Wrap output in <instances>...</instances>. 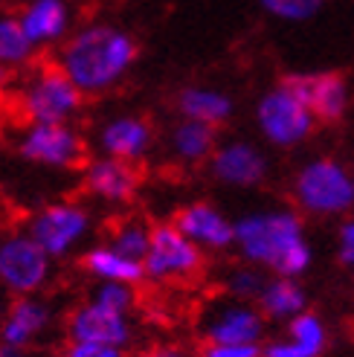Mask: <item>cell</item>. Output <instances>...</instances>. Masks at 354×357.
Here are the masks:
<instances>
[{
  "mask_svg": "<svg viewBox=\"0 0 354 357\" xmlns=\"http://www.w3.org/2000/svg\"><path fill=\"white\" fill-rule=\"evenodd\" d=\"M137 38L116 24L91 21L73 29L59 47L56 64L84 96L111 93L137 64Z\"/></svg>",
  "mask_w": 354,
  "mask_h": 357,
  "instance_id": "1",
  "label": "cell"
},
{
  "mask_svg": "<svg viewBox=\"0 0 354 357\" xmlns=\"http://www.w3.org/2000/svg\"><path fill=\"white\" fill-rule=\"evenodd\" d=\"M236 253L241 261L285 279H299L314 261L302 218L282 206L253 209L236 221Z\"/></svg>",
  "mask_w": 354,
  "mask_h": 357,
  "instance_id": "2",
  "label": "cell"
},
{
  "mask_svg": "<svg viewBox=\"0 0 354 357\" xmlns=\"http://www.w3.org/2000/svg\"><path fill=\"white\" fill-rule=\"evenodd\" d=\"M84 93L70 82L59 64L35 67L15 91L17 111L26 122H67L73 125L84 108Z\"/></svg>",
  "mask_w": 354,
  "mask_h": 357,
  "instance_id": "3",
  "label": "cell"
},
{
  "mask_svg": "<svg viewBox=\"0 0 354 357\" xmlns=\"http://www.w3.org/2000/svg\"><path fill=\"white\" fill-rule=\"evenodd\" d=\"M296 206L316 218L343 215L354 209V174L331 157H316L296 172L293 177Z\"/></svg>",
  "mask_w": 354,
  "mask_h": 357,
  "instance_id": "4",
  "label": "cell"
},
{
  "mask_svg": "<svg viewBox=\"0 0 354 357\" xmlns=\"http://www.w3.org/2000/svg\"><path fill=\"white\" fill-rule=\"evenodd\" d=\"M256 125H259V134L270 146L293 149V146H302L314 134L316 116L311 114L305 99L282 79L256 102Z\"/></svg>",
  "mask_w": 354,
  "mask_h": 357,
  "instance_id": "5",
  "label": "cell"
},
{
  "mask_svg": "<svg viewBox=\"0 0 354 357\" xmlns=\"http://www.w3.org/2000/svg\"><path fill=\"white\" fill-rule=\"evenodd\" d=\"M26 233L44 247V253L52 261H59V259H67L70 253H76L91 238L93 212L73 198L52 201V204H44L29 218Z\"/></svg>",
  "mask_w": 354,
  "mask_h": 357,
  "instance_id": "6",
  "label": "cell"
},
{
  "mask_svg": "<svg viewBox=\"0 0 354 357\" xmlns=\"http://www.w3.org/2000/svg\"><path fill=\"white\" fill-rule=\"evenodd\" d=\"M52 279V259L26 229L0 236V291L6 296H35Z\"/></svg>",
  "mask_w": 354,
  "mask_h": 357,
  "instance_id": "7",
  "label": "cell"
},
{
  "mask_svg": "<svg viewBox=\"0 0 354 357\" xmlns=\"http://www.w3.org/2000/svg\"><path fill=\"white\" fill-rule=\"evenodd\" d=\"M84 137L67 122H26L17 134V154L49 172H70L84 163Z\"/></svg>",
  "mask_w": 354,
  "mask_h": 357,
  "instance_id": "8",
  "label": "cell"
},
{
  "mask_svg": "<svg viewBox=\"0 0 354 357\" xmlns=\"http://www.w3.org/2000/svg\"><path fill=\"white\" fill-rule=\"evenodd\" d=\"M268 317L256 302H241L226 296L206 305L201 317V337L206 346H259Z\"/></svg>",
  "mask_w": 354,
  "mask_h": 357,
  "instance_id": "9",
  "label": "cell"
},
{
  "mask_svg": "<svg viewBox=\"0 0 354 357\" xmlns=\"http://www.w3.org/2000/svg\"><path fill=\"white\" fill-rule=\"evenodd\" d=\"M203 250L192 244L174 224H157L151 233V247L143 261L146 279L151 282H192L203 271Z\"/></svg>",
  "mask_w": 354,
  "mask_h": 357,
  "instance_id": "10",
  "label": "cell"
},
{
  "mask_svg": "<svg viewBox=\"0 0 354 357\" xmlns=\"http://www.w3.org/2000/svg\"><path fill=\"white\" fill-rule=\"evenodd\" d=\"M64 337L67 343H91L128 351L134 343V319L131 314H116L84 299L76 308H70L64 319Z\"/></svg>",
  "mask_w": 354,
  "mask_h": 357,
  "instance_id": "11",
  "label": "cell"
},
{
  "mask_svg": "<svg viewBox=\"0 0 354 357\" xmlns=\"http://www.w3.org/2000/svg\"><path fill=\"white\" fill-rule=\"evenodd\" d=\"M82 189L105 206H125L139 189V172L125 160L96 154L82 166Z\"/></svg>",
  "mask_w": 354,
  "mask_h": 357,
  "instance_id": "12",
  "label": "cell"
},
{
  "mask_svg": "<svg viewBox=\"0 0 354 357\" xmlns=\"http://www.w3.org/2000/svg\"><path fill=\"white\" fill-rule=\"evenodd\" d=\"M52 326H56V308H52L49 299H44L41 294L15 296L3 311L0 340L17 349H35L49 337Z\"/></svg>",
  "mask_w": 354,
  "mask_h": 357,
  "instance_id": "13",
  "label": "cell"
},
{
  "mask_svg": "<svg viewBox=\"0 0 354 357\" xmlns=\"http://www.w3.org/2000/svg\"><path fill=\"white\" fill-rule=\"evenodd\" d=\"M96 151L105 157H116L125 163H139L154 149V128L146 116L139 114H116L108 116L96 128Z\"/></svg>",
  "mask_w": 354,
  "mask_h": 357,
  "instance_id": "14",
  "label": "cell"
},
{
  "mask_svg": "<svg viewBox=\"0 0 354 357\" xmlns=\"http://www.w3.org/2000/svg\"><path fill=\"white\" fill-rule=\"evenodd\" d=\"M171 224L203 253H224V250L236 247V221H229L224 209L209 201H192L180 206Z\"/></svg>",
  "mask_w": 354,
  "mask_h": 357,
  "instance_id": "15",
  "label": "cell"
},
{
  "mask_svg": "<svg viewBox=\"0 0 354 357\" xmlns=\"http://www.w3.org/2000/svg\"><path fill=\"white\" fill-rule=\"evenodd\" d=\"M209 172L224 186L253 189L268 177L270 166L259 146H253L247 139H229L215 149V154L209 160Z\"/></svg>",
  "mask_w": 354,
  "mask_h": 357,
  "instance_id": "16",
  "label": "cell"
},
{
  "mask_svg": "<svg viewBox=\"0 0 354 357\" xmlns=\"http://www.w3.org/2000/svg\"><path fill=\"white\" fill-rule=\"evenodd\" d=\"M17 21L35 50L61 47L73 35V6L70 0H24Z\"/></svg>",
  "mask_w": 354,
  "mask_h": 357,
  "instance_id": "17",
  "label": "cell"
},
{
  "mask_svg": "<svg viewBox=\"0 0 354 357\" xmlns=\"http://www.w3.org/2000/svg\"><path fill=\"white\" fill-rule=\"evenodd\" d=\"M285 82L305 99L316 122H337L348 111V82L340 73H291Z\"/></svg>",
  "mask_w": 354,
  "mask_h": 357,
  "instance_id": "18",
  "label": "cell"
},
{
  "mask_svg": "<svg viewBox=\"0 0 354 357\" xmlns=\"http://www.w3.org/2000/svg\"><path fill=\"white\" fill-rule=\"evenodd\" d=\"M328 346L325 323L314 311H305L288 323V334L282 340L264 346L261 357H320Z\"/></svg>",
  "mask_w": 354,
  "mask_h": 357,
  "instance_id": "19",
  "label": "cell"
},
{
  "mask_svg": "<svg viewBox=\"0 0 354 357\" xmlns=\"http://www.w3.org/2000/svg\"><path fill=\"white\" fill-rule=\"evenodd\" d=\"M177 114L180 119H192V122H203L212 128H221V125L233 116L236 102L229 93L218 91V87H206V84H189L183 87L174 99Z\"/></svg>",
  "mask_w": 354,
  "mask_h": 357,
  "instance_id": "20",
  "label": "cell"
},
{
  "mask_svg": "<svg viewBox=\"0 0 354 357\" xmlns=\"http://www.w3.org/2000/svg\"><path fill=\"white\" fill-rule=\"evenodd\" d=\"M82 271L91 276L93 282H122V284H139L146 279V267L143 261L125 259L122 253L102 241V244H91L82 253Z\"/></svg>",
  "mask_w": 354,
  "mask_h": 357,
  "instance_id": "21",
  "label": "cell"
},
{
  "mask_svg": "<svg viewBox=\"0 0 354 357\" xmlns=\"http://www.w3.org/2000/svg\"><path fill=\"white\" fill-rule=\"evenodd\" d=\"M218 142V128L203 122H192V119H180L169 131V154L183 166H198V163H209Z\"/></svg>",
  "mask_w": 354,
  "mask_h": 357,
  "instance_id": "22",
  "label": "cell"
},
{
  "mask_svg": "<svg viewBox=\"0 0 354 357\" xmlns=\"http://www.w3.org/2000/svg\"><path fill=\"white\" fill-rule=\"evenodd\" d=\"M256 305L261 308V314L268 319H276V323H291L293 317L308 311V294L296 279L270 276Z\"/></svg>",
  "mask_w": 354,
  "mask_h": 357,
  "instance_id": "23",
  "label": "cell"
},
{
  "mask_svg": "<svg viewBox=\"0 0 354 357\" xmlns=\"http://www.w3.org/2000/svg\"><path fill=\"white\" fill-rule=\"evenodd\" d=\"M35 50L26 38V32L17 21V12H0V67L6 73H15V70H24L32 64Z\"/></svg>",
  "mask_w": 354,
  "mask_h": 357,
  "instance_id": "24",
  "label": "cell"
},
{
  "mask_svg": "<svg viewBox=\"0 0 354 357\" xmlns=\"http://www.w3.org/2000/svg\"><path fill=\"white\" fill-rule=\"evenodd\" d=\"M151 233L154 227L146 224L143 218H119L111 229H108V241L116 253H122L125 259L134 261H146L148 247H151Z\"/></svg>",
  "mask_w": 354,
  "mask_h": 357,
  "instance_id": "25",
  "label": "cell"
},
{
  "mask_svg": "<svg viewBox=\"0 0 354 357\" xmlns=\"http://www.w3.org/2000/svg\"><path fill=\"white\" fill-rule=\"evenodd\" d=\"M221 284H224L226 296L241 299V302H259L264 284H268V276H264L261 267L241 261V264H233L224 273V282Z\"/></svg>",
  "mask_w": 354,
  "mask_h": 357,
  "instance_id": "26",
  "label": "cell"
},
{
  "mask_svg": "<svg viewBox=\"0 0 354 357\" xmlns=\"http://www.w3.org/2000/svg\"><path fill=\"white\" fill-rule=\"evenodd\" d=\"M87 299L108 311L131 314L137 305V291H134V284H122V282H93Z\"/></svg>",
  "mask_w": 354,
  "mask_h": 357,
  "instance_id": "27",
  "label": "cell"
},
{
  "mask_svg": "<svg viewBox=\"0 0 354 357\" xmlns=\"http://www.w3.org/2000/svg\"><path fill=\"white\" fill-rule=\"evenodd\" d=\"M259 6L276 21H311V17L323 9V0H259Z\"/></svg>",
  "mask_w": 354,
  "mask_h": 357,
  "instance_id": "28",
  "label": "cell"
},
{
  "mask_svg": "<svg viewBox=\"0 0 354 357\" xmlns=\"http://www.w3.org/2000/svg\"><path fill=\"white\" fill-rule=\"evenodd\" d=\"M59 357H128L122 349L111 346H91V343H64Z\"/></svg>",
  "mask_w": 354,
  "mask_h": 357,
  "instance_id": "29",
  "label": "cell"
},
{
  "mask_svg": "<svg viewBox=\"0 0 354 357\" xmlns=\"http://www.w3.org/2000/svg\"><path fill=\"white\" fill-rule=\"evenodd\" d=\"M337 259L343 267H354V218L343 221L337 233Z\"/></svg>",
  "mask_w": 354,
  "mask_h": 357,
  "instance_id": "30",
  "label": "cell"
},
{
  "mask_svg": "<svg viewBox=\"0 0 354 357\" xmlns=\"http://www.w3.org/2000/svg\"><path fill=\"white\" fill-rule=\"evenodd\" d=\"M261 346H203L201 357H261Z\"/></svg>",
  "mask_w": 354,
  "mask_h": 357,
  "instance_id": "31",
  "label": "cell"
},
{
  "mask_svg": "<svg viewBox=\"0 0 354 357\" xmlns=\"http://www.w3.org/2000/svg\"><path fill=\"white\" fill-rule=\"evenodd\" d=\"M137 357H192L183 346H177V343H154L148 349H143Z\"/></svg>",
  "mask_w": 354,
  "mask_h": 357,
  "instance_id": "32",
  "label": "cell"
},
{
  "mask_svg": "<svg viewBox=\"0 0 354 357\" xmlns=\"http://www.w3.org/2000/svg\"><path fill=\"white\" fill-rule=\"evenodd\" d=\"M0 357H38V351H35V349H17V346L0 343Z\"/></svg>",
  "mask_w": 354,
  "mask_h": 357,
  "instance_id": "33",
  "label": "cell"
},
{
  "mask_svg": "<svg viewBox=\"0 0 354 357\" xmlns=\"http://www.w3.org/2000/svg\"><path fill=\"white\" fill-rule=\"evenodd\" d=\"M3 311H6V305H3V291H0V328H3ZM3 343V340H0Z\"/></svg>",
  "mask_w": 354,
  "mask_h": 357,
  "instance_id": "34",
  "label": "cell"
},
{
  "mask_svg": "<svg viewBox=\"0 0 354 357\" xmlns=\"http://www.w3.org/2000/svg\"><path fill=\"white\" fill-rule=\"evenodd\" d=\"M6 76H9V73H6V70H3V67H0V82H3Z\"/></svg>",
  "mask_w": 354,
  "mask_h": 357,
  "instance_id": "35",
  "label": "cell"
}]
</instances>
